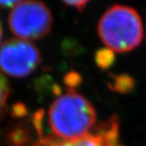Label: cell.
Segmentation results:
<instances>
[{
	"label": "cell",
	"instance_id": "ba28073f",
	"mask_svg": "<svg viewBox=\"0 0 146 146\" xmlns=\"http://www.w3.org/2000/svg\"><path fill=\"white\" fill-rule=\"evenodd\" d=\"M94 59L99 68L102 70H108L113 64L114 61H115V56H114V52L108 48H100L96 51Z\"/></svg>",
	"mask_w": 146,
	"mask_h": 146
},
{
	"label": "cell",
	"instance_id": "8992f818",
	"mask_svg": "<svg viewBox=\"0 0 146 146\" xmlns=\"http://www.w3.org/2000/svg\"><path fill=\"white\" fill-rule=\"evenodd\" d=\"M92 132L100 137L104 146H123L120 141V122L115 114L96 125Z\"/></svg>",
	"mask_w": 146,
	"mask_h": 146
},
{
	"label": "cell",
	"instance_id": "9c48e42d",
	"mask_svg": "<svg viewBox=\"0 0 146 146\" xmlns=\"http://www.w3.org/2000/svg\"><path fill=\"white\" fill-rule=\"evenodd\" d=\"M10 94V86L7 79L0 71V118H1L5 111L7 107V100Z\"/></svg>",
	"mask_w": 146,
	"mask_h": 146
},
{
	"label": "cell",
	"instance_id": "30bf717a",
	"mask_svg": "<svg viewBox=\"0 0 146 146\" xmlns=\"http://www.w3.org/2000/svg\"><path fill=\"white\" fill-rule=\"evenodd\" d=\"M61 1L67 5L68 6L74 7L75 9L81 12L86 6L90 0H61Z\"/></svg>",
	"mask_w": 146,
	"mask_h": 146
},
{
	"label": "cell",
	"instance_id": "5b68a950",
	"mask_svg": "<svg viewBox=\"0 0 146 146\" xmlns=\"http://www.w3.org/2000/svg\"><path fill=\"white\" fill-rule=\"evenodd\" d=\"M33 146H104L100 137L92 131L83 137L62 139L52 135L40 137Z\"/></svg>",
	"mask_w": 146,
	"mask_h": 146
},
{
	"label": "cell",
	"instance_id": "3957f363",
	"mask_svg": "<svg viewBox=\"0 0 146 146\" xmlns=\"http://www.w3.org/2000/svg\"><path fill=\"white\" fill-rule=\"evenodd\" d=\"M8 25L18 39L37 40L49 34L53 16L49 8L40 0H22L13 7Z\"/></svg>",
	"mask_w": 146,
	"mask_h": 146
},
{
	"label": "cell",
	"instance_id": "7c38bea8",
	"mask_svg": "<svg viewBox=\"0 0 146 146\" xmlns=\"http://www.w3.org/2000/svg\"><path fill=\"white\" fill-rule=\"evenodd\" d=\"M2 35H3V30H2V26H1V23H0V41H1Z\"/></svg>",
	"mask_w": 146,
	"mask_h": 146
},
{
	"label": "cell",
	"instance_id": "8fae6325",
	"mask_svg": "<svg viewBox=\"0 0 146 146\" xmlns=\"http://www.w3.org/2000/svg\"><path fill=\"white\" fill-rule=\"evenodd\" d=\"M21 0H0V7L2 8H10L14 7Z\"/></svg>",
	"mask_w": 146,
	"mask_h": 146
},
{
	"label": "cell",
	"instance_id": "6da1fadb",
	"mask_svg": "<svg viewBox=\"0 0 146 146\" xmlns=\"http://www.w3.org/2000/svg\"><path fill=\"white\" fill-rule=\"evenodd\" d=\"M48 114L53 135L62 139L83 137L96 126L94 107L73 88H70L52 102Z\"/></svg>",
	"mask_w": 146,
	"mask_h": 146
},
{
	"label": "cell",
	"instance_id": "277c9868",
	"mask_svg": "<svg viewBox=\"0 0 146 146\" xmlns=\"http://www.w3.org/2000/svg\"><path fill=\"white\" fill-rule=\"evenodd\" d=\"M41 62L40 49L31 41L9 39L0 46V71L23 78L36 70Z\"/></svg>",
	"mask_w": 146,
	"mask_h": 146
},
{
	"label": "cell",
	"instance_id": "7a4b0ae2",
	"mask_svg": "<svg viewBox=\"0 0 146 146\" xmlns=\"http://www.w3.org/2000/svg\"><path fill=\"white\" fill-rule=\"evenodd\" d=\"M98 35L107 48L113 52L131 51L139 46L143 37L141 17L134 8L115 5L100 18Z\"/></svg>",
	"mask_w": 146,
	"mask_h": 146
},
{
	"label": "cell",
	"instance_id": "52a82bcc",
	"mask_svg": "<svg viewBox=\"0 0 146 146\" xmlns=\"http://www.w3.org/2000/svg\"><path fill=\"white\" fill-rule=\"evenodd\" d=\"M111 89L121 93L131 92L135 87V80L127 74L113 76L112 83L109 85Z\"/></svg>",
	"mask_w": 146,
	"mask_h": 146
}]
</instances>
